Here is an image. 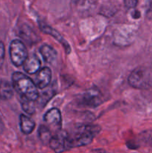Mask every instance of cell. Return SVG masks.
<instances>
[{
	"label": "cell",
	"instance_id": "cell-1",
	"mask_svg": "<svg viewBox=\"0 0 152 153\" xmlns=\"http://www.w3.org/2000/svg\"><path fill=\"white\" fill-rule=\"evenodd\" d=\"M101 131V127L94 124L77 125L71 131H67L68 149L89 145Z\"/></svg>",
	"mask_w": 152,
	"mask_h": 153
},
{
	"label": "cell",
	"instance_id": "cell-2",
	"mask_svg": "<svg viewBox=\"0 0 152 153\" xmlns=\"http://www.w3.org/2000/svg\"><path fill=\"white\" fill-rule=\"evenodd\" d=\"M12 85L21 98L34 102L37 101L38 99V88L26 75L20 72H15L12 75Z\"/></svg>",
	"mask_w": 152,
	"mask_h": 153
},
{
	"label": "cell",
	"instance_id": "cell-3",
	"mask_svg": "<svg viewBox=\"0 0 152 153\" xmlns=\"http://www.w3.org/2000/svg\"><path fill=\"white\" fill-rule=\"evenodd\" d=\"M128 83L137 89H149L152 87V70L145 66L137 67L128 76Z\"/></svg>",
	"mask_w": 152,
	"mask_h": 153
},
{
	"label": "cell",
	"instance_id": "cell-4",
	"mask_svg": "<svg viewBox=\"0 0 152 153\" xmlns=\"http://www.w3.org/2000/svg\"><path fill=\"white\" fill-rule=\"evenodd\" d=\"M9 52L10 61L16 67L23 65L24 62L28 56L26 46L19 40H13L10 43Z\"/></svg>",
	"mask_w": 152,
	"mask_h": 153
},
{
	"label": "cell",
	"instance_id": "cell-5",
	"mask_svg": "<svg viewBox=\"0 0 152 153\" xmlns=\"http://www.w3.org/2000/svg\"><path fill=\"white\" fill-rule=\"evenodd\" d=\"M104 101L102 94L96 88H91L86 91L82 97V104L86 107L96 108Z\"/></svg>",
	"mask_w": 152,
	"mask_h": 153
},
{
	"label": "cell",
	"instance_id": "cell-6",
	"mask_svg": "<svg viewBox=\"0 0 152 153\" xmlns=\"http://www.w3.org/2000/svg\"><path fill=\"white\" fill-rule=\"evenodd\" d=\"M49 146L56 153H61L68 150L67 147V131L59 130L51 138Z\"/></svg>",
	"mask_w": 152,
	"mask_h": 153
},
{
	"label": "cell",
	"instance_id": "cell-7",
	"mask_svg": "<svg viewBox=\"0 0 152 153\" xmlns=\"http://www.w3.org/2000/svg\"><path fill=\"white\" fill-rule=\"evenodd\" d=\"M43 120L46 123V126L51 129V131L55 130L58 131L61 130V123H62V117L60 110L57 108H51L45 114Z\"/></svg>",
	"mask_w": 152,
	"mask_h": 153
},
{
	"label": "cell",
	"instance_id": "cell-8",
	"mask_svg": "<svg viewBox=\"0 0 152 153\" xmlns=\"http://www.w3.org/2000/svg\"><path fill=\"white\" fill-rule=\"evenodd\" d=\"M38 24L40 30H41L43 33L53 37L57 41H58L61 45H62L63 49H65L66 54L70 53V52H71V47H70L69 44L68 42L62 37V35H61L57 30H55V28L49 26V25H47V24L45 23V22H42V21H39Z\"/></svg>",
	"mask_w": 152,
	"mask_h": 153
},
{
	"label": "cell",
	"instance_id": "cell-9",
	"mask_svg": "<svg viewBox=\"0 0 152 153\" xmlns=\"http://www.w3.org/2000/svg\"><path fill=\"white\" fill-rule=\"evenodd\" d=\"M36 78L34 80V83L37 87L40 89H45L47 88L51 83L52 81V70L50 68L45 67L40 69L36 73Z\"/></svg>",
	"mask_w": 152,
	"mask_h": 153
},
{
	"label": "cell",
	"instance_id": "cell-10",
	"mask_svg": "<svg viewBox=\"0 0 152 153\" xmlns=\"http://www.w3.org/2000/svg\"><path fill=\"white\" fill-rule=\"evenodd\" d=\"M41 62L36 55L28 56L23 64V69L28 74H35L40 70Z\"/></svg>",
	"mask_w": 152,
	"mask_h": 153
},
{
	"label": "cell",
	"instance_id": "cell-11",
	"mask_svg": "<svg viewBox=\"0 0 152 153\" xmlns=\"http://www.w3.org/2000/svg\"><path fill=\"white\" fill-rule=\"evenodd\" d=\"M13 97V87L8 81L0 80V100H9Z\"/></svg>",
	"mask_w": 152,
	"mask_h": 153
},
{
	"label": "cell",
	"instance_id": "cell-12",
	"mask_svg": "<svg viewBox=\"0 0 152 153\" xmlns=\"http://www.w3.org/2000/svg\"><path fill=\"white\" fill-rule=\"evenodd\" d=\"M40 52L44 61L49 64L53 63L58 57L56 50L49 45H43L40 48Z\"/></svg>",
	"mask_w": 152,
	"mask_h": 153
},
{
	"label": "cell",
	"instance_id": "cell-13",
	"mask_svg": "<svg viewBox=\"0 0 152 153\" xmlns=\"http://www.w3.org/2000/svg\"><path fill=\"white\" fill-rule=\"evenodd\" d=\"M19 126L22 132L25 134H30L35 128V123L25 114L19 117Z\"/></svg>",
	"mask_w": 152,
	"mask_h": 153
},
{
	"label": "cell",
	"instance_id": "cell-14",
	"mask_svg": "<svg viewBox=\"0 0 152 153\" xmlns=\"http://www.w3.org/2000/svg\"><path fill=\"white\" fill-rule=\"evenodd\" d=\"M38 136L43 144H49V142L52 137V131L47 126L41 125L39 127Z\"/></svg>",
	"mask_w": 152,
	"mask_h": 153
},
{
	"label": "cell",
	"instance_id": "cell-15",
	"mask_svg": "<svg viewBox=\"0 0 152 153\" xmlns=\"http://www.w3.org/2000/svg\"><path fill=\"white\" fill-rule=\"evenodd\" d=\"M55 91H56V88L54 87V85H52L49 88H48L46 91L42 94V95L39 96L38 99H40V101L38 102L39 105H41L42 107H44L46 104L48 103V102L51 100V99L53 97V96L55 94ZM37 99V100H38Z\"/></svg>",
	"mask_w": 152,
	"mask_h": 153
},
{
	"label": "cell",
	"instance_id": "cell-16",
	"mask_svg": "<svg viewBox=\"0 0 152 153\" xmlns=\"http://www.w3.org/2000/svg\"><path fill=\"white\" fill-rule=\"evenodd\" d=\"M21 105H22V108L25 113L28 114H33L35 112V105H34V102L31 100H26V99L21 98Z\"/></svg>",
	"mask_w": 152,
	"mask_h": 153
},
{
	"label": "cell",
	"instance_id": "cell-17",
	"mask_svg": "<svg viewBox=\"0 0 152 153\" xmlns=\"http://www.w3.org/2000/svg\"><path fill=\"white\" fill-rule=\"evenodd\" d=\"M140 139L143 143L152 147V130H147L140 134Z\"/></svg>",
	"mask_w": 152,
	"mask_h": 153
},
{
	"label": "cell",
	"instance_id": "cell-18",
	"mask_svg": "<svg viewBox=\"0 0 152 153\" xmlns=\"http://www.w3.org/2000/svg\"><path fill=\"white\" fill-rule=\"evenodd\" d=\"M145 16L148 19H152V0H146Z\"/></svg>",
	"mask_w": 152,
	"mask_h": 153
},
{
	"label": "cell",
	"instance_id": "cell-19",
	"mask_svg": "<svg viewBox=\"0 0 152 153\" xmlns=\"http://www.w3.org/2000/svg\"><path fill=\"white\" fill-rule=\"evenodd\" d=\"M138 3V0H124L125 6L128 9H132L136 7Z\"/></svg>",
	"mask_w": 152,
	"mask_h": 153
},
{
	"label": "cell",
	"instance_id": "cell-20",
	"mask_svg": "<svg viewBox=\"0 0 152 153\" xmlns=\"http://www.w3.org/2000/svg\"><path fill=\"white\" fill-rule=\"evenodd\" d=\"M4 52H5V50H4V45L3 43V42H1L0 40V63L4 59Z\"/></svg>",
	"mask_w": 152,
	"mask_h": 153
},
{
	"label": "cell",
	"instance_id": "cell-21",
	"mask_svg": "<svg viewBox=\"0 0 152 153\" xmlns=\"http://www.w3.org/2000/svg\"><path fill=\"white\" fill-rule=\"evenodd\" d=\"M71 1L75 5H82V4H84L86 0H71Z\"/></svg>",
	"mask_w": 152,
	"mask_h": 153
},
{
	"label": "cell",
	"instance_id": "cell-22",
	"mask_svg": "<svg viewBox=\"0 0 152 153\" xmlns=\"http://www.w3.org/2000/svg\"><path fill=\"white\" fill-rule=\"evenodd\" d=\"M4 123H3V121H2V120H1V118L0 117V134L3 132V131H4Z\"/></svg>",
	"mask_w": 152,
	"mask_h": 153
},
{
	"label": "cell",
	"instance_id": "cell-23",
	"mask_svg": "<svg viewBox=\"0 0 152 153\" xmlns=\"http://www.w3.org/2000/svg\"><path fill=\"white\" fill-rule=\"evenodd\" d=\"M91 152L92 153H107L105 150H104V149H93V150H92V152Z\"/></svg>",
	"mask_w": 152,
	"mask_h": 153
}]
</instances>
